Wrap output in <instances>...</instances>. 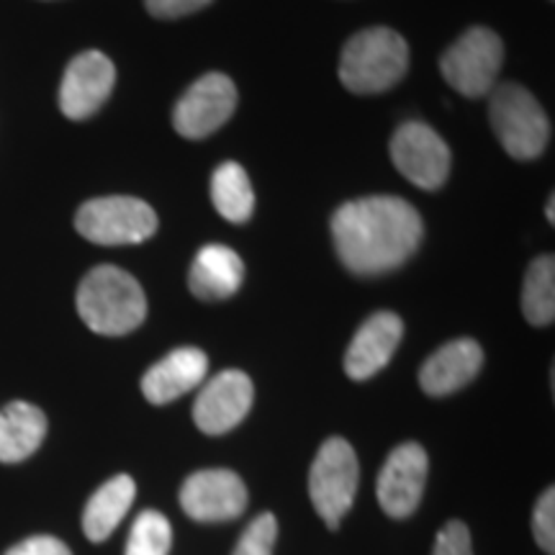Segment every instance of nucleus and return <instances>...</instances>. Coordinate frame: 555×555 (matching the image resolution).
<instances>
[{"label": "nucleus", "instance_id": "1", "mask_svg": "<svg viewBox=\"0 0 555 555\" xmlns=\"http://www.w3.org/2000/svg\"><path fill=\"white\" fill-rule=\"evenodd\" d=\"M422 217L397 196L347 201L332 217L339 260L358 275H380L412 258L422 242Z\"/></svg>", "mask_w": 555, "mask_h": 555}, {"label": "nucleus", "instance_id": "2", "mask_svg": "<svg viewBox=\"0 0 555 555\" xmlns=\"http://www.w3.org/2000/svg\"><path fill=\"white\" fill-rule=\"evenodd\" d=\"M78 311L88 330L106 337L134 332L147 317V296L134 275L114 266H99L82 278Z\"/></svg>", "mask_w": 555, "mask_h": 555}, {"label": "nucleus", "instance_id": "3", "mask_svg": "<svg viewBox=\"0 0 555 555\" xmlns=\"http://www.w3.org/2000/svg\"><path fill=\"white\" fill-rule=\"evenodd\" d=\"M409 47L401 34L386 26L365 29L345 44L339 60V80L352 93H384L404 78Z\"/></svg>", "mask_w": 555, "mask_h": 555}, {"label": "nucleus", "instance_id": "4", "mask_svg": "<svg viewBox=\"0 0 555 555\" xmlns=\"http://www.w3.org/2000/svg\"><path fill=\"white\" fill-rule=\"evenodd\" d=\"M360 466L356 450L343 437H330L311 463L309 496L317 515L330 530H337L358 494Z\"/></svg>", "mask_w": 555, "mask_h": 555}, {"label": "nucleus", "instance_id": "5", "mask_svg": "<svg viewBox=\"0 0 555 555\" xmlns=\"http://www.w3.org/2000/svg\"><path fill=\"white\" fill-rule=\"evenodd\" d=\"M491 127L499 144L515 159H535L543 155L551 124L540 103L525 88L506 82L491 90Z\"/></svg>", "mask_w": 555, "mask_h": 555}, {"label": "nucleus", "instance_id": "6", "mask_svg": "<svg viewBox=\"0 0 555 555\" xmlns=\"http://www.w3.org/2000/svg\"><path fill=\"white\" fill-rule=\"evenodd\" d=\"M75 227L95 245H139L157 232V214L142 198L106 196L82 204Z\"/></svg>", "mask_w": 555, "mask_h": 555}, {"label": "nucleus", "instance_id": "7", "mask_svg": "<svg viewBox=\"0 0 555 555\" xmlns=\"http://www.w3.org/2000/svg\"><path fill=\"white\" fill-rule=\"evenodd\" d=\"M504 62V44L491 29H468L442 54L440 69L450 88L468 99H481L496 88L499 69Z\"/></svg>", "mask_w": 555, "mask_h": 555}, {"label": "nucleus", "instance_id": "8", "mask_svg": "<svg viewBox=\"0 0 555 555\" xmlns=\"http://www.w3.org/2000/svg\"><path fill=\"white\" fill-rule=\"evenodd\" d=\"M391 159L406 180L425 191L440 189L450 172V150L433 127L406 121L391 139Z\"/></svg>", "mask_w": 555, "mask_h": 555}, {"label": "nucleus", "instance_id": "9", "mask_svg": "<svg viewBox=\"0 0 555 555\" xmlns=\"http://www.w3.org/2000/svg\"><path fill=\"white\" fill-rule=\"evenodd\" d=\"M237 108V88L224 73H208L185 90L172 114V127L185 139H204L224 127Z\"/></svg>", "mask_w": 555, "mask_h": 555}, {"label": "nucleus", "instance_id": "10", "mask_svg": "<svg viewBox=\"0 0 555 555\" xmlns=\"http://www.w3.org/2000/svg\"><path fill=\"white\" fill-rule=\"evenodd\" d=\"M180 506L196 522H229L247 506V486L234 470L206 468L185 478Z\"/></svg>", "mask_w": 555, "mask_h": 555}, {"label": "nucleus", "instance_id": "11", "mask_svg": "<svg viewBox=\"0 0 555 555\" xmlns=\"http://www.w3.org/2000/svg\"><path fill=\"white\" fill-rule=\"evenodd\" d=\"M427 453L416 442H404L388 453L378 476V504L388 517L404 519L414 515L427 483Z\"/></svg>", "mask_w": 555, "mask_h": 555}, {"label": "nucleus", "instance_id": "12", "mask_svg": "<svg viewBox=\"0 0 555 555\" xmlns=\"http://www.w3.org/2000/svg\"><path fill=\"white\" fill-rule=\"evenodd\" d=\"M116 86V67L103 52H82L69 62L60 88V108L67 119L82 121L108 101Z\"/></svg>", "mask_w": 555, "mask_h": 555}, {"label": "nucleus", "instance_id": "13", "mask_svg": "<svg viewBox=\"0 0 555 555\" xmlns=\"http://www.w3.org/2000/svg\"><path fill=\"white\" fill-rule=\"evenodd\" d=\"M253 399L255 388L247 373L221 371L201 388L196 404H193V422L201 433L224 435L245 420L253 409Z\"/></svg>", "mask_w": 555, "mask_h": 555}, {"label": "nucleus", "instance_id": "14", "mask_svg": "<svg viewBox=\"0 0 555 555\" xmlns=\"http://www.w3.org/2000/svg\"><path fill=\"white\" fill-rule=\"evenodd\" d=\"M404 337V322L393 311H378L356 332L345 356V373L352 380L373 378L384 371Z\"/></svg>", "mask_w": 555, "mask_h": 555}, {"label": "nucleus", "instance_id": "15", "mask_svg": "<svg viewBox=\"0 0 555 555\" xmlns=\"http://www.w3.org/2000/svg\"><path fill=\"white\" fill-rule=\"evenodd\" d=\"M483 365V350L476 339H453L427 358L420 371V386L429 397H448L461 391L478 376Z\"/></svg>", "mask_w": 555, "mask_h": 555}, {"label": "nucleus", "instance_id": "16", "mask_svg": "<svg viewBox=\"0 0 555 555\" xmlns=\"http://www.w3.org/2000/svg\"><path fill=\"white\" fill-rule=\"evenodd\" d=\"M208 371L206 352L198 347H178L144 373L142 393L150 404H170L204 384Z\"/></svg>", "mask_w": 555, "mask_h": 555}, {"label": "nucleus", "instance_id": "17", "mask_svg": "<svg viewBox=\"0 0 555 555\" xmlns=\"http://www.w3.org/2000/svg\"><path fill=\"white\" fill-rule=\"evenodd\" d=\"M245 278V266L234 249L224 245H206L191 266L189 286L204 301H224L234 296Z\"/></svg>", "mask_w": 555, "mask_h": 555}, {"label": "nucleus", "instance_id": "18", "mask_svg": "<svg viewBox=\"0 0 555 555\" xmlns=\"http://www.w3.org/2000/svg\"><path fill=\"white\" fill-rule=\"evenodd\" d=\"M47 437V416L39 406L11 401L0 409V463H21L37 453Z\"/></svg>", "mask_w": 555, "mask_h": 555}, {"label": "nucleus", "instance_id": "19", "mask_svg": "<svg viewBox=\"0 0 555 555\" xmlns=\"http://www.w3.org/2000/svg\"><path fill=\"white\" fill-rule=\"evenodd\" d=\"M137 499V483L134 478L121 474L114 476L88 499L86 512H82V530H86L88 540L93 543H103L111 538V532L121 525Z\"/></svg>", "mask_w": 555, "mask_h": 555}, {"label": "nucleus", "instance_id": "20", "mask_svg": "<svg viewBox=\"0 0 555 555\" xmlns=\"http://www.w3.org/2000/svg\"><path fill=\"white\" fill-rule=\"evenodd\" d=\"M211 201L217 211L232 224H245L253 217L255 193L242 165L224 163L211 178Z\"/></svg>", "mask_w": 555, "mask_h": 555}, {"label": "nucleus", "instance_id": "21", "mask_svg": "<svg viewBox=\"0 0 555 555\" xmlns=\"http://www.w3.org/2000/svg\"><path fill=\"white\" fill-rule=\"evenodd\" d=\"M522 314L535 327H547L555 319V262L543 255L532 262L522 286Z\"/></svg>", "mask_w": 555, "mask_h": 555}, {"label": "nucleus", "instance_id": "22", "mask_svg": "<svg viewBox=\"0 0 555 555\" xmlns=\"http://www.w3.org/2000/svg\"><path fill=\"white\" fill-rule=\"evenodd\" d=\"M172 545L170 519L157 509H144L131 525L124 555H168Z\"/></svg>", "mask_w": 555, "mask_h": 555}, {"label": "nucleus", "instance_id": "23", "mask_svg": "<svg viewBox=\"0 0 555 555\" xmlns=\"http://www.w3.org/2000/svg\"><path fill=\"white\" fill-rule=\"evenodd\" d=\"M278 540V519L273 512H262L242 532L237 547L232 555H273Z\"/></svg>", "mask_w": 555, "mask_h": 555}, {"label": "nucleus", "instance_id": "24", "mask_svg": "<svg viewBox=\"0 0 555 555\" xmlns=\"http://www.w3.org/2000/svg\"><path fill=\"white\" fill-rule=\"evenodd\" d=\"M532 532H535L538 545L547 555L555 553V491L545 489V494L538 499L535 512H532Z\"/></svg>", "mask_w": 555, "mask_h": 555}, {"label": "nucleus", "instance_id": "25", "mask_svg": "<svg viewBox=\"0 0 555 555\" xmlns=\"http://www.w3.org/2000/svg\"><path fill=\"white\" fill-rule=\"evenodd\" d=\"M433 555H474V543H470V532L463 522H448L437 532Z\"/></svg>", "mask_w": 555, "mask_h": 555}, {"label": "nucleus", "instance_id": "26", "mask_svg": "<svg viewBox=\"0 0 555 555\" xmlns=\"http://www.w3.org/2000/svg\"><path fill=\"white\" fill-rule=\"evenodd\" d=\"M3 555H73V551H69L60 538L34 535V538L21 540L18 545L9 547Z\"/></svg>", "mask_w": 555, "mask_h": 555}, {"label": "nucleus", "instance_id": "27", "mask_svg": "<svg viewBox=\"0 0 555 555\" xmlns=\"http://www.w3.org/2000/svg\"><path fill=\"white\" fill-rule=\"evenodd\" d=\"M208 3L211 0H147V11L155 18H180L206 9Z\"/></svg>", "mask_w": 555, "mask_h": 555}, {"label": "nucleus", "instance_id": "28", "mask_svg": "<svg viewBox=\"0 0 555 555\" xmlns=\"http://www.w3.org/2000/svg\"><path fill=\"white\" fill-rule=\"evenodd\" d=\"M553 204H555V201H553V198H551V201H547V221H551V224H553V221H555V219H553Z\"/></svg>", "mask_w": 555, "mask_h": 555}]
</instances>
